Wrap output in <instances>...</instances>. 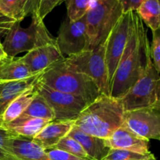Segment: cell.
I'll use <instances>...</instances> for the list:
<instances>
[{
    "mask_svg": "<svg viewBox=\"0 0 160 160\" xmlns=\"http://www.w3.org/2000/svg\"><path fill=\"white\" fill-rule=\"evenodd\" d=\"M150 59L147 31L142 19L134 11L127 46L110 81L109 95L117 98L123 96L143 74Z\"/></svg>",
    "mask_w": 160,
    "mask_h": 160,
    "instance_id": "cell-1",
    "label": "cell"
},
{
    "mask_svg": "<svg viewBox=\"0 0 160 160\" xmlns=\"http://www.w3.org/2000/svg\"><path fill=\"white\" fill-rule=\"evenodd\" d=\"M124 114L120 98L101 93L83 109L73 125L87 134L107 139L123 125Z\"/></svg>",
    "mask_w": 160,
    "mask_h": 160,
    "instance_id": "cell-2",
    "label": "cell"
},
{
    "mask_svg": "<svg viewBox=\"0 0 160 160\" xmlns=\"http://www.w3.org/2000/svg\"><path fill=\"white\" fill-rule=\"evenodd\" d=\"M63 59L44 70L40 81L55 90L79 97L88 104L92 102L101 94L98 88L89 77L67 68Z\"/></svg>",
    "mask_w": 160,
    "mask_h": 160,
    "instance_id": "cell-3",
    "label": "cell"
},
{
    "mask_svg": "<svg viewBox=\"0 0 160 160\" xmlns=\"http://www.w3.org/2000/svg\"><path fill=\"white\" fill-rule=\"evenodd\" d=\"M56 42L47 30L43 20L36 12L31 13V22L28 28H22L20 22H15L5 36L2 46L9 58H15L22 52Z\"/></svg>",
    "mask_w": 160,
    "mask_h": 160,
    "instance_id": "cell-4",
    "label": "cell"
},
{
    "mask_svg": "<svg viewBox=\"0 0 160 160\" xmlns=\"http://www.w3.org/2000/svg\"><path fill=\"white\" fill-rule=\"evenodd\" d=\"M123 13V7L118 0L92 1L85 15L89 49L106 40Z\"/></svg>",
    "mask_w": 160,
    "mask_h": 160,
    "instance_id": "cell-5",
    "label": "cell"
},
{
    "mask_svg": "<svg viewBox=\"0 0 160 160\" xmlns=\"http://www.w3.org/2000/svg\"><path fill=\"white\" fill-rule=\"evenodd\" d=\"M106 48L105 41L95 48L65 57L63 62L68 69L85 74L93 80L101 93L109 95L110 81L106 59Z\"/></svg>",
    "mask_w": 160,
    "mask_h": 160,
    "instance_id": "cell-6",
    "label": "cell"
},
{
    "mask_svg": "<svg viewBox=\"0 0 160 160\" xmlns=\"http://www.w3.org/2000/svg\"><path fill=\"white\" fill-rule=\"evenodd\" d=\"M120 99L125 111L143 108L160 111V73L153 64L152 58L138 81Z\"/></svg>",
    "mask_w": 160,
    "mask_h": 160,
    "instance_id": "cell-7",
    "label": "cell"
},
{
    "mask_svg": "<svg viewBox=\"0 0 160 160\" xmlns=\"http://www.w3.org/2000/svg\"><path fill=\"white\" fill-rule=\"evenodd\" d=\"M36 89L44 97L52 109L55 120L74 121L88 103L82 98L65 92L55 90L40 81Z\"/></svg>",
    "mask_w": 160,
    "mask_h": 160,
    "instance_id": "cell-8",
    "label": "cell"
},
{
    "mask_svg": "<svg viewBox=\"0 0 160 160\" xmlns=\"http://www.w3.org/2000/svg\"><path fill=\"white\" fill-rule=\"evenodd\" d=\"M134 12H123L106 40V59L110 81L127 46L132 28Z\"/></svg>",
    "mask_w": 160,
    "mask_h": 160,
    "instance_id": "cell-9",
    "label": "cell"
},
{
    "mask_svg": "<svg viewBox=\"0 0 160 160\" xmlns=\"http://www.w3.org/2000/svg\"><path fill=\"white\" fill-rule=\"evenodd\" d=\"M56 43L62 56L67 57L89 49L85 16L76 21H70L67 17L61 23Z\"/></svg>",
    "mask_w": 160,
    "mask_h": 160,
    "instance_id": "cell-10",
    "label": "cell"
},
{
    "mask_svg": "<svg viewBox=\"0 0 160 160\" xmlns=\"http://www.w3.org/2000/svg\"><path fill=\"white\" fill-rule=\"evenodd\" d=\"M140 137L160 142V111L152 108L125 111L123 123Z\"/></svg>",
    "mask_w": 160,
    "mask_h": 160,
    "instance_id": "cell-11",
    "label": "cell"
},
{
    "mask_svg": "<svg viewBox=\"0 0 160 160\" xmlns=\"http://www.w3.org/2000/svg\"><path fill=\"white\" fill-rule=\"evenodd\" d=\"M105 144L109 149H123L139 154L150 153L149 141L140 137L124 124L117 128L110 137L105 139Z\"/></svg>",
    "mask_w": 160,
    "mask_h": 160,
    "instance_id": "cell-12",
    "label": "cell"
},
{
    "mask_svg": "<svg viewBox=\"0 0 160 160\" xmlns=\"http://www.w3.org/2000/svg\"><path fill=\"white\" fill-rule=\"evenodd\" d=\"M20 58L29 67L31 73L36 74L63 59L65 56H62L56 42H54L34 48Z\"/></svg>",
    "mask_w": 160,
    "mask_h": 160,
    "instance_id": "cell-13",
    "label": "cell"
},
{
    "mask_svg": "<svg viewBox=\"0 0 160 160\" xmlns=\"http://www.w3.org/2000/svg\"><path fill=\"white\" fill-rule=\"evenodd\" d=\"M73 126V121L53 120L35 136L32 141L43 149H49L53 148L62 138L68 135Z\"/></svg>",
    "mask_w": 160,
    "mask_h": 160,
    "instance_id": "cell-14",
    "label": "cell"
},
{
    "mask_svg": "<svg viewBox=\"0 0 160 160\" xmlns=\"http://www.w3.org/2000/svg\"><path fill=\"white\" fill-rule=\"evenodd\" d=\"M9 149L19 160H51L45 149L32 139L12 136L8 139Z\"/></svg>",
    "mask_w": 160,
    "mask_h": 160,
    "instance_id": "cell-15",
    "label": "cell"
},
{
    "mask_svg": "<svg viewBox=\"0 0 160 160\" xmlns=\"http://www.w3.org/2000/svg\"><path fill=\"white\" fill-rule=\"evenodd\" d=\"M42 73L43 72L20 81H0V115H2L11 102L31 86L35 84L40 79Z\"/></svg>",
    "mask_w": 160,
    "mask_h": 160,
    "instance_id": "cell-16",
    "label": "cell"
},
{
    "mask_svg": "<svg viewBox=\"0 0 160 160\" xmlns=\"http://www.w3.org/2000/svg\"><path fill=\"white\" fill-rule=\"evenodd\" d=\"M68 135L81 144L88 156L92 160H102L109 152V148L106 147L105 139L87 134L74 125Z\"/></svg>",
    "mask_w": 160,
    "mask_h": 160,
    "instance_id": "cell-17",
    "label": "cell"
},
{
    "mask_svg": "<svg viewBox=\"0 0 160 160\" xmlns=\"http://www.w3.org/2000/svg\"><path fill=\"white\" fill-rule=\"evenodd\" d=\"M49 120L38 118H17L13 121L0 127L6 128L19 137L33 139L37 136L48 123Z\"/></svg>",
    "mask_w": 160,
    "mask_h": 160,
    "instance_id": "cell-18",
    "label": "cell"
},
{
    "mask_svg": "<svg viewBox=\"0 0 160 160\" xmlns=\"http://www.w3.org/2000/svg\"><path fill=\"white\" fill-rule=\"evenodd\" d=\"M37 83L11 102L2 115H0V126L15 120L26 110L38 94V91L36 89Z\"/></svg>",
    "mask_w": 160,
    "mask_h": 160,
    "instance_id": "cell-19",
    "label": "cell"
},
{
    "mask_svg": "<svg viewBox=\"0 0 160 160\" xmlns=\"http://www.w3.org/2000/svg\"><path fill=\"white\" fill-rule=\"evenodd\" d=\"M36 74L31 73L29 67L20 57L9 58L0 67V81H20Z\"/></svg>",
    "mask_w": 160,
    "mask_h": 160,
    "instance_id": "cell-20",
    "label": "cell"
},
{
    "mask_svg": "<svg viewBox=\"0 0 160 160\" xmlns=\"http://www.w3.org/2000/svg\"><path fill=\"white\" fill-rule=\"evenodd\" d=\"M31 0H0V12L16 22H21L31 13Z\"/></svg>",
    "mask_w": 160,
    "mask_h": 160,
    "instance_id": "cell-21",
    "label": "cell"
},
{
    "mask_svg": "<svg viewBox=\"0 0 160 160\" xmlns=\"http://www.w3.org/2000/svg\"><path fill=\"white\" fill-rule=\"evenodd\" d=\"M18 118H38L53 121L55 115L46 99L38 92L30 106Z\"/></svg>",
    "mask_w": 160,
    "mask_h": 160,
    "instance_id": "cell-22",
    "label": "cell"
},
{
    "mask_svg": "<svg viewBox=\"0 0 160 160\" xmlns=\"http://www.w3.org/2000/svg\"><path fill=\"white\" fill-rule=\"evenodd\" d=\"M136 12L152 31L160 29V6L158 0H145Z\"/></svg>",
    "mask_w": 160,
    "mask_h": 160,
    "instance_id": "cell-23",
    "label": "cell"
},
{
    "mask_svg": "<svg viewBox=\"0 0 160 160\" xmlns=\"http://www.w3.org/2000/svg\"><path fill=\"white\" fill-rule=\"evenodd\" d=\"M56 148V149L62 150V151L68 152L70 154L76 156L78 157L83 158V159H90L86 152L81 146V144L73 138L70 136L67 135L64 138H62L53 148Z\"/></svg>",
    "mask_w": 160,
    "mask_h": 160,
    "instance_id": "cell-24",
    "label": "cell"
},
{
    "mask_svg": "<svg viewBox=\"0 0 160 160\" xmlns=\"http://www.w3.org/2000/svg\"><path fill=\"white\" fill-rule=\"evenodd\" d=\"M67 17L70 21H76L86 15L92 0H66Z\"/></svg>",
    "mask_w": 160,
    "mask_h": 160,
    "instance_id": "cell-25",
    "label": "cell"
},
{
    "mask_svg": "<svg viewBox=\"0 0 160 160\" xmlns=\"http://www.w3.org/2000/svg\"><path fill=\"white\" fill-rule=\"evenodd\" d=\"M152 152L143 155L134 152L123 149H109L104 159L102 160H134L142 159L148 157Z\"/></svg>",
    "mask_w": 160,
    "mask_h": 160,
    "instance_id": "cell-26",
    "label": "cell"
},
{
    "mask_svg": "<svg viewBox=\"0 0 160 160\" xmlns=\"http://www.w3.org/2000/svg\"><path fill=\"white\" fill-rule=\"evenodd\" d=\"M12 136H15V134L0 127V160H19L9 149L7 145L8 139Z\"/></svg>",
    "mask_w": 160,
    "mask_h": 160,
    "instance_id": "cell-27",
    "label": "cell"
},
{
    "mask_svg": "<svg viewBox=\"0 0 160 160\" xmlns=\"http://www.w3.org/2000/svg\"><path fill=\"white\" fill-rule=\"evenodd\" d=\"M150 53L153 64L160 73V29L152 31V42L150 45Z\"/></svg>",
    "mask_w": 160,
    "mask_h": 160,
    "instance_id": "cell-28",
    "label": "cell"
},
{
    "mask_svg": "<svg viewBox=\"0 0 160 160\" xmlns=\"http://www.w3.org/2000/svg\"><path fill=\"white\" fill-rule=\"evenodd\" d=\"M64 1L66 0H39L36 13L42 20H44L45 17L53 10V9Z\"/></svg>",
    "mask_w": 160,
    "mask_h": 160,
    "instance_id": "cell-29",
    "label": "cell"
},
{
    "mask_svg": "<svg viewBox=\"0 0 160 160\" xmlns=\"http://www.w3.org/2000/svg\"><path fill=\"white\" fill-rule=\"evenodd\" d=\"M48 158L51 160H92L78 157L76 156L70 154L68 152L56 149V148H49L45 150Z\"/></svg>",
    "mask_w": 160,
    "mask_h": 160,
    "instance_id": "cell-30",
    "label": "cell"
},
{
    "mask_svg": "<svg viewBox=\"0 0 160 160\" xmlns=\"http://www.w3.org/2000/svg\"><path fill=\"white\" fill-rule=\"evenodd\" d=\"M123 7V12L136 11L145 0H118Z\"/></svg>",
    "mask_w": 160,
    "mask_h": 160,
    "instance_id": "cell-31",
    "label": "cell"
},
{
    "mask_svg": "<svg viewBox=\"0 0 160 160\" xmlns=\"http://www.w3.org/2000/svg\"><path fill=\"white\" fill-rule=\"evenodd\" d=\"M8 59H9V58L8 57L7 55H6V53L5 52L4 49H3L2 44V42H0V61H2V62H4V61L7 60Z\"/></svg>",
    "mask_w": 160,
    "mask_h": 160,
    "instance_id": "cell-32",
    "label": "cell"
},
{
    "mask_svg": "<svg viewBox=\"0 0 160 160\" xmlns=\"http://www.w3.org/2000/svg\"><path fill=\"white\" fill-rule=\"evenodd\" d=\"M39 0H31V14L36 12L38 6Z\"/></svg>",
    "mask_w": 160,
    "mask_h": 160,
    "instance_id": "cell-33",
    "label": "cell"
},
{
    "mask_svg": "<svg viewBox=\"0 0 160 160\" xmlns=\"http://www.w3.org/2000/svg\"><path fill=\"white\" fill-rule=\"evenodd\" d=\"M134 160H156V157H155L154 155L152 154V153H151V154L149 155V156H148V157L145 158V159H134Z\"/></svg>",
    "mask_w": 160,
    "mask_h": 160,
    "instance_id": "cell-34",
    "label": "cell"
},
{
    "mask_svg": "<svg viewBox=\"0 0 160 160\" xmlns=\"http://www.w3.org/2000/svg\"><path fill=\"white\" fill-rule=\"evenodd\" d=\"M4 62H5V61H4ZM2 62V61H0V67H1V66H2V64L3 62Z\"/></svg>",
    "mask_w": 160,
    "mask_h": 160,
    "instance_id": "cell-35",
    "label": "cell"
},
{
    "mask_svg": "<svg viewBox=\"0 0 160 160\" xmlns=\"http://www.w3.org/2000/svg\"><path fill=\"white\" fill-rule=\"evenodd\" d=\"M158 2H159V6H160V0H158Z\"/></svg>",
    "mask_w": 160,
    "mask_h": 160,
    "instance_id": "cell-36",
    "label": "cell"
},
{
    "mask_svg": "<svg viewBox=\"0 0 160 160\" xmlns=\"http://www.w3.org/2000/svg\"><path fill=\"white\" fill-rule=\"evenodd\" d=\"M92 1H94V0H92Z\"/></svg>",
    "mask_w": 160,
    "mask_h": 160,
    "instance_id": "cell-37",
    "label": "cell"
}]
</instances>
